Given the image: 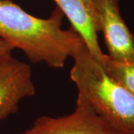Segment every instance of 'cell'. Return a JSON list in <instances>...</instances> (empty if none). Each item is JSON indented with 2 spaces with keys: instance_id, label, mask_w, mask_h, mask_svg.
<instances>
[{
  "instance_id": "1",
  "label": "cell",
  "mask_w": 134,
  "mask_h": 134,
  "mask_svg": "<svg viewBox=\"0 0 134 134\" xmlns=\"http://www.w3.org/2000/svg\"><path fill=\"white\" fill-rule=\"evenodd\" d=\"M63 16L57 6L49 17L43 19L12 0H0V39L20 49L31 62L61 69L85 46L72 28L63 29Z\"/></svg>"
},
{
  "instance_id": "2",
  "label": "cell",
  "mask_w": 134,
  "mask_h": 134,
  "mask_svg": "<svg viewBox=\"0 0 134 134\" xmlns=\"http://www.w3.org/2000/svg\"><path fill=\"white\" fill-rule=\"evenodd\" d=\"M77 96L119 134H134V97L93 60L84 46L73 57Z\"/></svg>"
},
{
  "instance_id": "3",
  "label": "cell",
  "mask_w": 134,
  "mask_h": 134,
  "mask_svg": "<svg viewBox=\"0 0 134 134\" xmlns=\"http://www.w3.org/2000/svg\"><path fill=\"white\" fill-rule=\"evenodd\" d=\"M19 134H119L77 96L75 110L66 115H42Z\"/></svg>"
},
{
  "instance_id": "4",
  "label": "cell",
  "mask_w": 134,
  "mask_h": 134,
  "mask_svg": "<svg viewBox=\"0 0 134 134\" xmlns=\"http://www.w3.org/2000/svg\"><path fill=\"white\" fill-rule=\"evenodd\" d=\"M107 54L111 59L127 62L134 60V37L119 10V0H95Z\"/></svg>"
},
{
  "instance_id": "5",
  "label": "cell",
  "mask_w": 134,
  "mask_h": 134,
  "mask_svg": "<svg viewBox=\"0 0 134 134\" xmlns=\"http://www.w3.org/2000/svg\"><path fill=\"white\" fill-rule=\"evenodd\" d=\"M66 16L72 28L83 40L92 58L104 67V54L100 49L98 33L100 23L95 0H52Z\"/></svg>"
},
{
  "instance_id": "6",
  "label": "cell",
  "mask_w": 134,
  "mask_h": 134,
  "mask_svg": "<svg viewBox=\"0 0 134 134\" xmlns=\"http://www.w3.org/2000/svg\"><path fill=\"white\" fill-rule=\"evenodd\" d=\"M104 68L110 76L134 97V60L127 62L114 60L104 54Z\"/></svg>"
},
{
  "instance_id": "7",
  "label": "cell",
  "mask_w": 134,
  "mask_h": 134,
  "mask_svg": "<svg viewBox=\"0 0 134 134\" xmlns=\"http://www.w3.org/2000/svg\"><path fill=\"white\" fill-rule=\"evenodd\" d=\"M13 49L14 48H12L8 43H7L0 39V55L7 54V53L12 52Z\"/></svg>"
}]
</instances>
